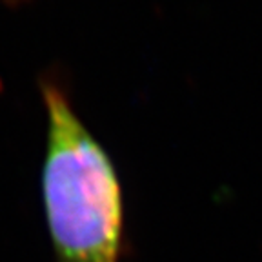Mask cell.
<instances>
[{
    "label": "cell",
    "instance_id": "1",
    "mask_svg": "<svg viewBox=\"0 0 262 262\" xmlns=\"http://www.w3.org/2000/svg\"><path fill=\"white\" fill-rule=\"evenodd\" d=\"M46 153L42 202L57 262H122L126 206L104 146L55 84L42 88Z\"/></svg>",
    "mask_w": 262,
    "mask_h": 262
}]
</instances>
